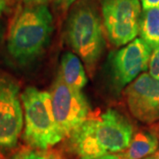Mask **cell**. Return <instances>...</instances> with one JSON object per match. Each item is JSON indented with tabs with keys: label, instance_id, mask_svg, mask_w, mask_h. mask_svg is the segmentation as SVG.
<instances>
[{
	"label": "cell",
	"instance_id": "7a4b0ae2",
	"mask_svg": "<svg viewBox=\"0 0 159 159\" xmlns=\"http://www.w3.org/2000/svg\"><path fill=\"white\" fill-rule=\"evenodd\" d=\"M66 38L93 74L105 46L104 28L97 0H78L70 8Z\"/></svg>",
	"mask_w": 159,
	"mask_h": 159
},
{
	"label": "cell",
	"instance_id": "4fadbf2b",
	"mask_svg": "<svg viewBox=\"0 0 159 159\" xmlns=\"http://www.w3.org/2000/svg\"><path fill=\"white\" fill-rule=\"evenodd\" d=\"M11 159H58L56 154L46 150H26L15 155Z\"/></svg>",
	"mask_w": 159,
	"mask_h": 159
},
{
	"label": "cell",
	"instance_id": "52a82bcc",
	"mask_svg": "<svg viewBox=\"0 0 159 159\" xmlns=\"http://www.w3.org/2000/svg\"><path fill=\"white\" fill-rule=\"evenodd\" d=\"M24 118L20 88L11 78L0 76V150L17 145Z\"/></svg>",
	"mask_w": 159,
	"mask_h": 159
},
{
	"label": "cell",
	"instance_id": "6da1fadb",
	"mask_svg": "<svg viewBox=\"0 0 159 159\" xmlns=\"http://www.w3.org/2000/svg\"><path fill=\"white\" fill-rule=\"evenodd\" d=\"M134 127L117 110L109 109L95 118H88L71 134V146L81 159H93L128 148Z\"/></svg>",
	"mask_w": 159,
	"mask_h": 159
},
{
	"label": "cell",
	"instance_id": "277c9868",
	"mask_svg": "<svg viewBox=\"0 0 159 159\" xmlns=\"http://www.w3.org/2000/svg\"><path fill=\"white\" fill-rule=\"evenodd\" d=\"M25 128L23 138L31 147L47 150L64 139L54 117L50 92L29 87L20 95Z\"/></svg>",
	"mask_w": 159,
	"mask_h": 159
},
{
	"label": "cell",
	"instance_id": "8fae6325",
	"mask_svg": "<svg viewBox=\"0 0 159 159\" xmlns=\"http://www.w3.org/2000/svg\"><path fill=\"white\" fill-rule=\"evenodd\" d=\"M58 74L67 85L76 89L81 90L88 82L81 59L73 52H66L62 56Z\"/></svg>",
	"mask_w": 159,
	"mask_h": 159
},
{
	"label": "cell",
	"instance_id": "9c48e42d",
	"mask_svg": "<svg viewBox=\"0 0 159 159\" xmlns=\"http://www.w3.org/2000/svg\"><path fill=\"white\" fill-rule=\"evenodd\" d=\"M152 47L145 41L135 38L114 53L111 60L113 79L118 88L130 84L140 74L147 70Z\"/></svg>",
	"mask_w": 159,
	"mask_h": 159
},
{
	"label": "cell",
	"instance_id": "44dd1931",
	"mask_svg": "<svg viewBox=\"0 0 159 159\" xmlns=\"http://www.w3.org/2000/svg\"><path fill=\"white\" fill-rule=\"evenodd\" d=\"M157 136H158L159 138V127H158V129H157Z\"/></svg>",
	"mask_w": 159,
	"mask_h": 159
},
{
	"label": "cell",
	"instance_id": "7c38bea8",
	"mask_svg": "<svg viewBox=\"0 0 159 159\" xmlns=\"http://www.w3.org/2000/svg\"><path fill=\"white\" fill-rule=\"evenodd\" d=\"M141 38L152 49L159 46V6L143 10L140 20Z\"/></svg>",
	"mask_w": 159,
	"mask_h": 159
},
{
	"label": "cell",
	"instance_id": "5b68a950",
	"mask_svg": "<svg viewBox=\"0 0 159 159\" xmlns=\"http://www.w3.org/2000/svg\"><path fill=\"white\" fill-rule=\"evenodd\" d=\"M104 31L109 41L119 47L135 39L142 15L140 0H99Z\"/></svg>",
	"mask_w": 159,
	"mask_h": 159
},
{
	"label": "cell",
	"instance_id": "e0dca14e",
	"mask_svg": "<svg viewBox=\"0 0 159 159\" xmlns=\"http://www.w3.org/2000/svg\"><path fill=\"white\" fill-rule=\"evenodd\" d=\"M26 5H45L50 0H20Z\"/></svg>",
	"mask_w": 159,
	"mask_h": 159
},
{
	"label": "cell",
	"instance_id": "5bb4252c",
	"mask_svg": "<svg viewBox=\"0 0 159 159\" xmlns=\"http://www.w3.org/2000/svg\"><path fill=\"white\" fill-rule=\"evenodd\" d=\"M149 74L154 79L159 80V46L153 48L148 62Z\"/></svg>",
	"mask_w": 159,
	"mask_h": 159
},
{
	"label": "cell",
	"instance_id": "9a60e30c",
	"mask_svg": "<svg viewBox=\"0 0 159 159\" xmlns=\"http://www.w3.org/2000/svg\"><path fill=\"white\" fill-rule=\"evenodd\" d=\"M77 1L78 0H56L55 5L60 12L66 13L69 10V8H71Z\"/></svg>",
	"mask_w": 159,
	"mask_h": 159
},
{
	"label": "cell",
	"instance_id": "2e32d148",
	"mask_svg": "<svg viewBox=\"0 0 159 159\" xmlns=\"http://www.w3.org/2000/svg\"><path fill=\"white\" fill-rule=\"evenodd\" d=\"M141 3L143 10L159 6V0H141Z\"/></svg>",
	"mask_w": 159,
	"mask_h": 159
},
{
	"label": "cell",
	"instance_id": "d6986e66",
	"mask_svg": "<svg viewBox=\"0 0 159 159\" xmlns=\"http://www.w3.org/2000/svg\"><path fill=\"white\" fill-rule=\"evenodd\" d=\"M93 159H124V158H122L119 155H114V154H111V155H107V156H103V157H97V158H93Z\"/></svg>",
	"mask_w": 159,
	"mask_h": 159
},
{
	"label": "cell",
	"instance_id": "8992f818",
	"mask_svg": "<svg viewBox=\"0 0 159 159\" xmlns=\"http://www.w3.org/2000/svg\"><path fill=\"white\" fill-rule=\"evenodd\" d=\"M54 117L63 136H70L90 113L89 104L81 90L68 86L58 74L50 91Z\"/></svg>",
	"mask_w": 159,
	"mask_h": 159
},
{
	"label": "cell",
	"instance_id": "ba28073f",
	"mask_svg": "<svg viewBox=\"0 0 159 159\" xmlns=\"http://www.w3.org/2000/svg\"><path fill=\"white\" fill-rule=\"evenodd\" d=\"M125 98L131 114L146 124L159 120V80L148 73L140 74L125 88Z\"/></svg>",
	"mask_w": 159,
	"mask_h": 159
},
{
	"label": "cell",
	"instance_id": "30bf717a",
	"mask_svg": "<svg viewBox=\"0 0 159 159\" xmlns=\"http://www.w3.org/2000/svg\"><path fill=\"white\" fill-rule=\"evenodd\" d=\"M159 148L156 132L141 130L134 134L128 148L119 155L124 159H144L153 155Z\"/></svg>",
	"mask_w": 159,
	"mask_h": 159
},
{
	"label": "cell",
	"instance_id": "ffe728a7",
	"mask_svg": "<svg viewBox=\"0 0 159 159\" xmlns=\"http://www.w3.org/2000/svg\"><path fill=\"white\" fill-rule=\"evenodd\" d=\"M144 159H159V154L157 153V152H155L153 155L148 156V157H147L146 158H144Z\"/></svg>",
	"mask_w": 159,
	"mask_h": 159
},
{
	"label": "cell",
	"instance_id": "3957f363",
	"mask_svg": "<svg viewBox=\"0 0 159 159\" xmlns=\"http://www.w3.org/2000/svg\"><path fill=\"white\" fill-rule=\"evenodd\" d=\"M51 11L45 5H26L16 12L7 35V51L19 63L38 56L52 33Z\"/></svg>",
	"mask_w": 159,
	"mask_h": 159
},
{
	"label": "cell",
	"instance_id": "ac0fdd59",
	"mask_svg": "<svg viewBox=\"0 0 159 159\" xmlns=\"http://www.w3.org/2000/svg\"><path fill=\"white\" fill-rule=\"evenodd\" d=\"M9 0H0V15L6 11Z\"/></svg>",
	"mask_w": 159,
	"mask_h": 159
}]
</instances>
